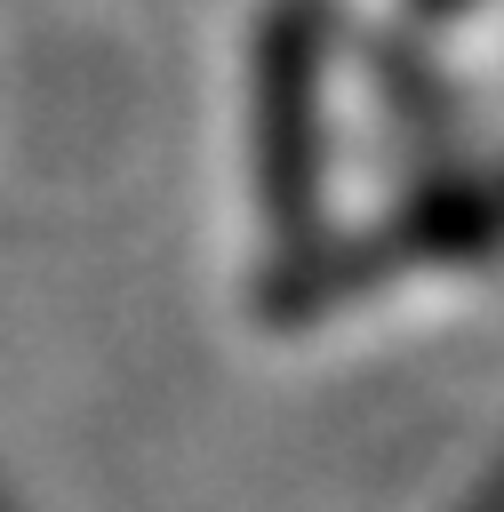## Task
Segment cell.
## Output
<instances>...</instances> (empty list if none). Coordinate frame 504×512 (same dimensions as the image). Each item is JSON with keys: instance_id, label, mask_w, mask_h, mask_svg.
I'll return each instance as SVG.
<instances>
[{"instance_id": "6da1fadb", "label": "cell", "mask_w": 504, "mask_h": 512, "mask_svg": "<svg viewBox=\"0 0 504 512\" xmlns=\"http://www.w3.org/2000/svg\"><path fill=\"white\" fill-rule=\"evenodd\" d=\"M264 184L296 216L312 200V16H280L264 40Z\"/></svg>"}, {"instance_id": "7a4b0ae2", "label": "cell", "mask_w": 504, "mask_h": 512, "mask_svg": "<svg viewBox=\"0 0 504 512\" xmlns=\"http://www.w3.org/2000/svg\"><path fill=\"white\" fill-rule=\"evenodd\" d=\"M392 248H400V256H440V264H456V256H496V248H504V168L424 192V200L400 216Z\"/></svg>"}, {"instance_id": "3957f363", "label": "cell", "mask_w": 504, "mask_h": 512, "mask_svg": "<svg viewBox=\"0 0 504 512\" xmlns=\"http://www.w3.org/2000/svg\"><path fill=\"white\" fill-rule=\"evenodd\" d=\"M416 8H424V16H456L464 0H416Z\"/></svg>"}]
</instances>
